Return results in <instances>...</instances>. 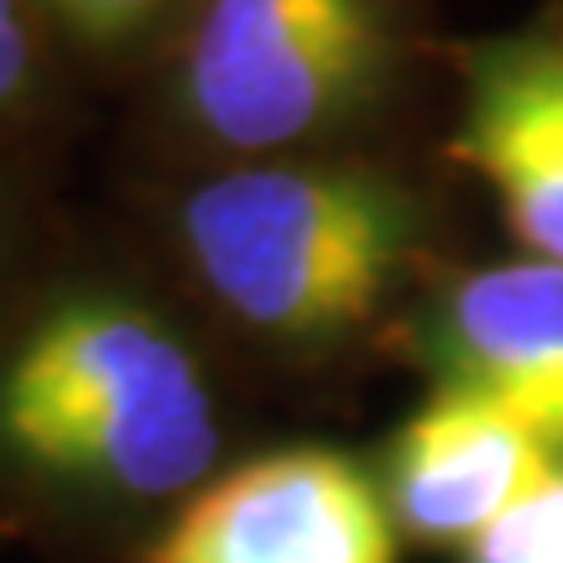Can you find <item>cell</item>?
Wrapping results in <instances>:
<instances>
[{
	"label": "cell",
	"mask_w": 563,
	"mask_h": 563,
	"mask_svg": "<svg viewBox=\"0 0 563 563\" xmlns=\"http://www.w3.org/2000/svg\"><path fill=\"white\" fill-rule=\"evenodd\" d=\"M0 454L125 501L188 496L220 460V402L167 319L115 292H74L0 355Z\"/></svg>",
	"instance_id": "6da1fadb"
},
{
	"label": "cell",
	"mask_w": 563,
	"mask_h": 563,
	"mask_svg": "<svg viewBox=\"0 0 563 563\" xmlns=\"http://www.w3.org/2000/svg\"><path fill=\"white\" fill-rule=\"evenodd\" d=\"M32 5L37 0H0V115H11L37 84L42 47Z\"/></svg>",
	"instance_id": "30bf717a"
},
{
	"label": "cell",
	"mask_w": 563,
	"mask_h": 563,
	"mask_svg": "<svg viewBox=\"0 0 563 563\" xmlns=\"http://www.w3.org/2000/svg\"><path fill=\"white\" fill-rule=\"evenodd\" d=\"M178 241L230 319L313 350L382 319L418 266L422 209L365 162L262 157L188 188Z\"/></svg>",
	"instance_id": "7a4b0ae2"
},
{
	"label": "cell",
	"mask_w": 563,
	"mask_h": 563,
	"mask_svg": "<svg viewBox=\"0 0 563 563\" xmlns=\"http://www.w3.org/2000/svg\"><path fill=\"white\" fill-rule=\"evenodd\" d=\"M454 157L485 183L522 256L563 266V21L464 53Z\"/></svg>",
	"instance_id": "5b68a950"
},
{
	"label": "cell",
	"mask_w": 563,
	"mask_h": 563,
	"mask_svg": "<svg viewBox=\"0 0 563 563\" xmlns=\"http://www.w3.org/2000/svg\"><path fill=\"white\" fill-rule=\"evenodd\" d=\"M382 475L323 443L266 449L188 490L141 563H397Z\"/></svg>",
	"instance_id": "277c9868"
},
{
	"label": "cell",
	"mask_w": 563,
	"mask_h": 563,
	"mask_svg": "<svg viewBox=\"0 0 563 563\" xmlns=\"http://www.w3.org/2000/svg\"><path fill=\"white\" fill-rule=\"evenodd\" d=\"M559 464L517 412L433 382L386 449L382 490L407 538L460 553Z\"/></svg>",
	"instance_id": "52a82bcc"
},
{
	"label": "cell",
	"mask_w": 563,
	"mask_h": 563,
	"mask_svg": "<svg viewBox=\"0 0 563 563\" xmlns=\"http://www.w3.org/2000/svg\"><path fill=\"white\" fill-rule=\"evenodd\" d=\"M402 42V0H194L173 89L203 141L298 157L386 100Z\"/></svg>",
	"instance_id": "3957f363"
},
{
	"label": "cell",
	"mask_w": 563,
	"mask_h": 563,
	"mask_svg": "<svg viewBox=\"0 0 563 563\" xmlns=\"http://www.w3.org/2000/svg\"><path fill=\"white\" fill-rule=\"evenodd\" d=\"M37 5L89 47H121L167 16L178 0H37Z\"/></svg>",
	"instance_id": "9c48e42d"
},
{
	"label": "cell",
	"mask_w": 563,
	"mask_h": 563,
	"mask_svg": "<svg viewBox=\"0 0 563 563\" xmlns=\"http://www.w3.org/2000/svg\"><path fill=\"white\" fill-rule=\"evenodd\" d=\"M433 382L470 386L563 460V266L511 256L454 277L407 329Z\"/></svg>",
	"instance_id": "8992f818"
},
{
	"label": "cell",
	"mask_w": 563,
	"mask_h": 563,
	"mask_svg": "<svg viewBox=\"0 0 563 563\" xmlns=\"http://www.w3.org/2000/svg\"><path fill=\"white\" fill-rule=\"evenodd\" d=\"M460 563H563V460L481 538H470Z\"/></svg>",
	"instance_id": "ba28073f"
}]
</instances>
